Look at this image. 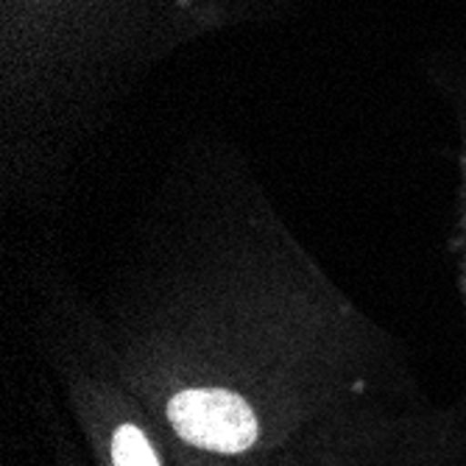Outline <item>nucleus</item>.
Returning <instances> with one entry per match:
<instances>
[{
	"instance_id": "nucleus-2",
	"label": "nucleus",
	"mask_w": 466,
	"mask_h": 466,
	"mask_svg": "<svg viewBox=\"0 0 466 466\" xmlns=\"http://www.w3.org/2000/svg\"><path fill=\"white\" fill-rule=\"evenodd\" d=\"M112 463L115 466H159L148 439L135 425H123V428L115 431Z\"/></svg>"
},
{
	"instance_id": "nucleus-1",
	"label": "nucleus",
	"mask_w": 466,
	"mask_h": 466,
	"mask_svg": "<svg viewBox=\"0 0 466 466\" xmlns=\"http://www.w3.org/2000/svg\"><path fill=\"white\" fill-rule=\"evenodd\" d=\"M174 431L213 452H243L258 439V416L248 402L232 391L218 389H187L167 405Z\"/></svg>"
}]
</instances>
